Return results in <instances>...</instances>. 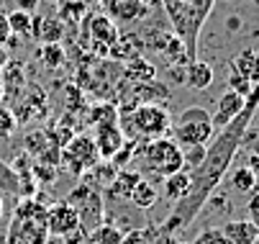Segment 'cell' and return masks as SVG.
<instances>
[{"mask_svg":"<svg viewBox=\"0 0 259 244\" xmlns=\"http://www.w3.org/2000/svg\"><path fill=\"white\" fill-rule=\"evenodd\" d=\"M221 234H224L226 244H254L259 226H254L249 219H234L221 226Z\"/></svg>","mask_w":259,"mask_h":244,"instance_id":"cell-17","label":"cell"},{"mask_svg":"<svg viewBox=\"0 0 259 244\" xmlns=\"http://www.w3.org/2000/svg\"><path fill=\"white\" fill-rule=\"evenodd\" d=\"M62 162L75 178H82L100 162V152L95 147V139L90 134H77L75 139L62 147Z\"/></svg>","mask_w":259,"mask_h":244,"instance_id":"cell-7","label":"cell"},{"mask_svg":"<svg viewBox=\"0 0 259 244\" xmlns=\"http://www.w3.org/2000/svg\"><path fill=\"white\" fill-rule=\"evenodd\" d=\"M13 116L18 124H33V121H41L49 116V98H47V90L36 83H28L23 88V93L13 100L11 106Z\"/></svg>","mask_w":259,"mask_h":244,"instance_id":"cell-8","label":"cell"},{"mask_svg":"<svg viewBox=\"0 0 259 244\" xmlns=\"http://www.w3.org/2000/svg\"><path fill=\"white\" fill-rule=\"evenodd\" d=\"M118 126L128 142H152V139L169 136L172 116L159 103H141L131 113L118 118Z\"/></svg>","mask_w":259,"mask_h":244,"instance_id":"cell-3","label":"cell"},{"mask_svg":"<svg viewBox=\"0 0 259 244\" xmlns=\"http://www.w3.org/2000/svg\"><path fill=\"white\" fill-rule=\"evenodd\" d=\"M159 200V190L154 188V180H139V185L131 190V195H128V203L131 206H136L139 211H146V208H152L154 203Z\"/></svg>","mask_w":259,"mask_h":244,"instance_id":"cell-23","label":"cell"},{"mask_svg":"<svg viewBox=\"0 0 259 244\" xmlns=\"http://www.w3.org/2000/svg\"><path fill=\"white\" fill-rule=\"evenodd\" d=\"M141 178H144V175H141V172H136V170H126V167L118 170L116 180L105 188L108 198H110V200H123V203H128V195H131V190L139 185Z\"/></svg>","mask_w":259,"mask_h":244,"instance_id":"cell-18","label":"cell"},{"mask_svg":"<svg viewBox=\"0 0 259 244\" xmlns=\"http://www.w3.org/2000/svg\"><path fill=\"white\" fill-rule=\"evenodd\" d=\"M256 108H259V83L254 85L251 95L246 98L244 111L231 124H226L218 134H213V139L205 144L203 162L190 172V193L185 195L180 203H175L172 214L162 224V234L182 231V229H188L198 219V214L205 208V203L213 195V190L226 180V175H229V170H231L236 154L241 152L244 134L249 131Z\"/></svg>","mask_w":259,"mask_h":244,"instance_id":"cell-1","label":"cell"},{"mask_svg":"<svg viewBox=\"0 0 259 244\" xmlns=\"http://www.w3.org/2000/svg\"><path fill=\"white\" fill-rule=\"evenodd\" d=\"M188 193H190V172L188 170H180V172H175V175H169V178L162 180V195L172 206L180 203Z\"/></svg>","mask_w":259,"mask_h":244,"instance_id":"cell-20","label":"cell"},{"mask_svg":"<svg viewBox=\"0 0 259 244\" xmlns=\"http://www.w3.org/2000/svg\"><path fill=\"white\" fill-rule=\"evenodd\" d=\"M11 39V26H8V16L0 11V47H6V42Z\"/></svg>","mask_w":259,"mask_h":244,"instance_id":"cell-35","label":"cell"},{"mask_svg":"<svg viewBox=\"0 0 259 244\" xmlns=\"http://www.w3.org/2000/svg\"><path fill=\"white\" fill-rule=\"evenodd\" d=\"M141 239H144V234L141 231H123V241L121 244H141Z\"/></svg>","mask_w":259,"mask_h":244,"instance_id":"cell-39","label":"cell"},{"mask_svg":"<svg viewBox=\"0 0 259 244\" xmlns=\"http://www.w3.org/2000/svg\"><path fill=\"white\" fill-rule=\"evenodd\" d=\"M159 3L172 26V33L185 44L188 59H198V39L215 0H159Z\"/></svg>","mask_w":259,"mask_h":244,"instance_id":"cell-2","label":"cell"},{"mask_svg":"<svg viewBox=\"0 0 259 244\" xmlns=\"http://www.w3.org/2000/svg\"><path fill=\"white\" fill-rule=\"evenodd\" d=\"M3 214H6V203H3V198H0V219H3Z\"/></svg>","mask_w":259,"mask_h":244,"instance_id":"cell-40","label":"cell"},{"mask_svg":"<svg viewBox=\"0 0 259 244\" xmlns=\"http://www.w3.org/2000/svg\"><path fill=\"white\" fill-rule=\"evenodd\" d=\"M0 103H3V77H0Z\"/></svg>","mask_w":259,"mask_h":244,"instance_id":"cell-41","label":"cell"},{"mask_svg":"<svg viewBox=\"0 0 259 244\" xmlns=\"http://www.w3.org/2000/svg\"><path fill=\"white\" fill-rule=\"evenodd\" d=\"M167 244H182V241H167Z\"/></svg>","mask_w":259,"mask_h":244,"instance_id":"cell-42","label":"cell"},{"mask_svg":"<svg viewBox=\"0 0 259 244\" xmlns=\"http://www.w3.org/2000/svg\"><path fill=\"white\" fill-rule=\"evenodd\" d=\"M193 244H226V239H224V234H221V229H203L198 236H195V241Z\"/></svg>","mask_w":259,"mask_h":244,"instance_id":"cell-33","label":"cell"},{"mask_svg":"<svg viewBox=\"0 0 259 244\" xmlns=\"http://www.w3.org/2000/svg\"><path fill=\"white\" fill-rule=\"evenodd\" d=\"M18 11H26V13H36L41 6V0H13Z\"/></svg>","mask_w":259,"mask_h":244,"instance_id":"cell-36","label":"cell"},{"mask_svg":"<svg viewBox=\"0 0 259 244\" xmlns=\"http://www.w3.org/2000/svg\"><path fill=\"white\" fill-rule=\"evenodd\" d=\"M134 159H139L144 172H149V175L157 178V180H164V178L175 175V172L185 170L182 149L172 142L169 136L152 139V142H139Z\"/></svg>","mask_w":259,"mask_h":244,"instance_id":"cell-4","label":"cell"},{"mask_svg":"<svg viewBox=\"0 0 259 244\" xmlns=\"http://www.w3.org/2000/svg\"><path fill=\"white\" fill-rule=\"evenodd\" d=\"M251 198H249V203H246V211H249V221L254 224V226H259V190H254V193H249Z\"/></svg>","mask_w":259,"mask_h":244,"instance_id":"cell-34","label":"cell"},{"mask_svg":"<svg viewBox=\"0 0 259 244\" xmlns=\"http://www.w3.org/2000/svg\"><path fill=\"white\" fill-rule=\"evenodd\" d=\"M6 16H8V26H11V36H18V39H31L33 36V13L13 8Z\"/></svg>","mask_w":259,"mask_h":244,"instance_id":"cell-25","label":"cell"},{"mask_svg":"<svg viewBox=\"0 0 259 244\" xmlns=\"http://www.w3.org/2000/svg\"><path fill=\"white\" fill-rule=\"evenodd\" d=\"M169 139L180 147V149H188V147H205L213 134H215V126H213V118L205 108L200 106H190L185 108L175 124L169 126Z\"/></svg>","mask_w":259,"mask_h":244,"instance_id":"cell-5","label":"cell"},{"mask_svg":"<svg viewBox=\"0 0 259 244\" xmlns=\"http://www.w3.org/2000/svg\"><path fill=\"white\" fill-rule=\"evenodd\" d=\"M85 31L90 33V49L100 52V54H108L110 47L118 42V28H116V21H110L105 13H98V16H88L85 18Z\"/></svg>","mask_w":259,"mask_h":244,"instance_id":"cell-9","label":"cell"},{"mask_svg":"<svg viewBox=\"0 0 259 244\" xmlns=\"http://www.w3.org/2000/svg\"><path fill=\"white\" fill-rule=\"evenodd\" d=\"M0 77H3V106H13V100L28 85L26 64L21 59H8L6 67H0Z\"/></svg>","mask_w":259,"mask_h":244,"instance_id":"cell-11","label":"cell"},{"mask_svg":"<svg viewBox=\"0 0 259 244\" xmlns=\"http://www.w3.org/2000/svg\"><path fill=\"white\" fill-rule=\"evenodd\" d=\"M16 129H18V121H16L13 111L0 103V139H11L16 134Z\"/></svg>","mask_w":259,"mask_h":244,"instance_id":"cell-30","label":"cell"},{"mask_svg":"<svg viewBox=\"0 0 259 244\" xmlns=\"http://www.w3.org/2000/svg\"><path fill=\"white\" fill-rule=\"evenodd\" d=\"M33 36L41 44H59L67 36V23L57 13L39 16V18H33Z\"/></svg>","mask_w":259,"mask_h":244,"instance_id":"cell-16","label":"cell"},{"mask_svg":"<svg viewBox=\"0 0 259 244\" xmlns=\"http://www.w3.org/2000/svg\"><path fill=\"white\" fill-rule=\"evenodd\" d=\"M229 183H231V188H234L236 193H244V195H249V193H254V190L259 188V180L254 178V172H251L246 165L234 167V172L229 175Z\"/></svg>","mask_w":259,"mask_h":244,"instance_id":"cell-26","label":"cell"},{"mask_svg":"<svg viewBox=\"0 0 259 244\" xmlns=\"http://www.w3.org/2000/svg\"><path fill=\"white\" fill-rule=\"evenodd\" d=\"M0 193L21 198V178L16 175V170L8 162H3V159H0Z\"/></svg>","mask_w":259,"mask_h":244,"instance_id":"cell-28","label":"cell"},{"mask_svg":"<svg viewBox=\"0 0 259 244\" xmlns=\"http://www.w3.org/2000/svg\"><path fill=\"white\" fill-rule=\"evenodd\" d=\"M251 3H254V6H259V0H251Z\"/></svg>","mask_w":259,"mask_h":244,"instance_id":"cell-43","label":"cell"},{"mask_svg":"<svg viewBox=\"0 0 259 244\" xmlns=\"http://www.w3.org/2000/svg\"><path fill=\"white\" fill-rule=\"evenodd\" d=\"M49 236L44 221H33V219H18L11 226V241L13 244H44Z\"/></svg>","mask_w":259,"mask_h":244,"instance_id":"cell-15","label":"cell"},{"mask_svg":"<svg viewBox=\"0 0 259 244\" xmlns=\"http://www.w3.org/2000/svg\"><path fill=\"white\" fill-rule=\"evenodd\" d=\"M36 57H39L44 62V67H49V69H59L67 62V54H64L62 44H41L39 52H36Z\"/></svg>","mask_w":259,"mask_h":244,"instance_id":"cell-29","label":"cell"},{"mask_svg":"<svg viewBox=\"0 0 259 244\" xmlns=\"http://www.w3.org/2000/svg\"><path fill=\"white\" fill-rule=\"evenodd\" d=\"M80 219L75 214V208H72L67 200H59L54 206H47V231L52 236H72L75 231H80Z\"/></svg>","mask_w":259,"mask_h":244,"instance_id":"cell-10","label":"cell"},{"mask_svg":"<svg viewBox=\"0 0 259 244\" xmlns=\"http://www.w3.org/2000/svg\"><path fill=\"white\" fill-rule=\"evenodd\" d=\"M246 142L254 144V152H259V129H251V126H249V131L244 134V144H246Z\"/></svg>","mask_w":259,"mask_h":244,"instance_id":"cell-37","label":"cell"},{"mask_svg":"<svg viewBox=\"0 0 259 244\" xmlns=\"http://www.w3.org/2000/svg\"><path fill=\"white\" fill-rule=\"evenodd\" d=\"M103 6V13L110 18V21H121V23H131V21H139L149 13L141 0H100Z\"/></svg>","mask_w":259,"mask_h":244,"instance_id":"cell-12","label":"cell"},{"mask_svg":"<svg viewBox=\"0 0 259 244\" xmlns=\"http://www.w3.org/2000/svg\"><path fill=\"white\" fill-rule=\"evenodd\" d=\"M118 108L113 106L110 100H100L98 106H93V108H88V124L93 126V129H98V126H110V124H118Z\"/></svg>","mask_w":259,"mask_h":244,"instance_id":"cell-24","label":"cell"},{"mask_svg":"<svg viewBox=\"0 0 259 244\" xmlns=\"http://www.w3.org/2000/svg\"><path fill=\"white\" fill-rule=\"evenodd\" d=\"M246 167L254 172V178L259 180V152H251V154L246 157Z\"/></svg>","mask_w":259,"mask_h":244,"instance_id":"cell-38","label":"cell"},{"mask_svg":"<svg viewBox=\"0 0 259 244\" xmlns=\"http://www.w3.org/2000/svg\"><path fill=\"white\" fill-rule=\"evenodd\" d=\"M231 69H234V72H239L241 77H246L251 85H256L259 83V52H254V49L239 52L231 59Z\"/></svg>","mask_w":259,"mask_h":244,"instance_id":"cell-21","label":"cell"},{"mask_svg":"<svg viewBox=\"0 0 259 244\" xmlns=\"http://www.w3.org/2000/svg\"><path fill=\"white\" fill-rule=\"evenodd\" d=\"M229 90H234V93H239L241 98H249L251 95V90H254V85L246 80V77H241L239 72H229Z\"/></svg>","mask_w":259,"mask_h":244,"instance_id":"cell-31","label":"cell"},{"mask_svg":"<svg viewBox=\"0 0 259 244\" xmlns=\"http://www.w3.org/2000/svg\"><path fill=\"white\" fill-rule=\"evenodd\" d=\"M205 157V147H188V149H182V162H185V170L193 172Z\"/></svg>","mask_w":259,"mask_h":244,"instance_id":"cell-32","label":"cell"},{"mask_svg":"<svg viewBox=\"0 0 259 244\" xmlns=\"http://www.w3.org/2000/svg\"><path fill=\"white\" fill-rule=\"evenodd\" d=\"M88 244H121L123 241V231L116 224H100L93 231H88Z\"/></svg>","mask_w":259,"mask_h":244,"instance_id":"cell-27","label":"cell"},{"mask_svg":"<svg viewBox=\"0 0 259 244\" xmlns=\"http://www.w3.org/2000/svg\"><path fill=\"white\" fill-rule=\"evenodd\" d=\"M93 0H57V16L64 23H82L90 16Z\"/></svg>","mask_w":259,"mask_h":244,"instance_id":"cell-22","label":"cell"},{"mask_svg":"<svg viewBox=\"0 0 259 244\" xmlns=\"http://www.w3.org/2000/svg\"><path fill=\"white\" fill-rule=\"evenodd\" d=\"M246 106V98H241L239 93L234 90H226V93H221V98L215 100V113L210 116L213 118V126L215 129H224L226 124H231Z\"/></svg>","mask_w":259,"mask_h":244,"instance_id":"cell-13","label":"cell"},{"mask_svg":"<svg viewBox=\"0 0 259 244\" xmlns=\"http://www.w3.org/2000/svg\"><path fill=\"white\" fill-rule=\"evenodd\" d=\"M93 139H95V147L100 152V159H113L118 154V149L126 144V136H123V131H121L118 124L98 126L95 134H93Z\"/></svg>","mask_w":259,"mask_h":244,"instance_id":"cell-14","label":"cell"},{"mask_svg":"<svg viewBox=\"0 0 259 244\" xmlns=\"http://www.w3.org/2000/svg\"><path fill=\"white\" fill-rule=\"evenodd\" d=\"M67 203L75 208V214L80 219L82 231H93L95 226H100L105 221V203L100 190L90 188L88 183H80L75 190L67 195Z\"/></svg>","mask_w":259,"mask_h":244,"instance_id":"cell-6","label":"cell"},{"mask_svg":"<svg viewBox=\"0 0 259 244\" xmlns=\"http://www.w3.org/2000/svg\"><path fill=\"white\" fill-rule=\"evenodd\" d=\"M213 83V67L203 59H193L185 64V85L193 90H205Z\"/></svg>","mask_w":259,"mask_h":244,"instance_id":"cell-19","label":"cell"}]
</instances>
